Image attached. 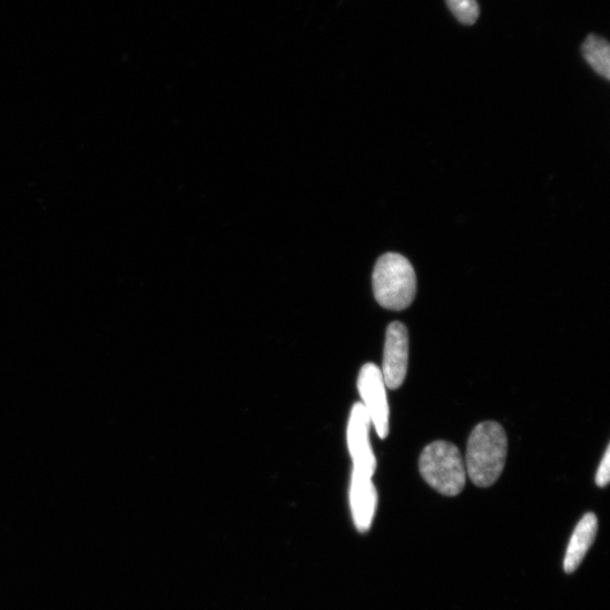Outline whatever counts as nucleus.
I'll return each mask as SVG.
<instances>
[{
    "label": "nucleus",
    "instance_id": "f257e3e1",
    "mask_svg": "<svg viewBox=\"0 0 610 610\" xmlns=\"http://www.w3.org/2000/svg\"><path fill=\"white\" fill-rule=\"evenodd\" d=\"M508 454V436L494 421L479 424L472 432L466 453V472L479 488L492 486L501 476Z\"/></svg>",
    "mask_w": 610,
    "mask_h": 610
},
{
    "label": "nucleus",
    "instance_id": "f03ea898",
    "mask_svg": "<svg viewBox=\"0 0 610 610\" xmlns=\"http://www.w3.org/2000/svg\"><path fill=\"white\" fill-rule=\"evenodd\" d=\"M372 284L376 302L388 311L407 309L416 295L415 270L409 259L400 254L388 253L378 258Z\"/></svg>",
    "mask_w": 610,
    "mask_h": 610
},
{
    "label": "nucleus",
    "instance_id": "7ed1b4c3",
    "mask_svg": "<svg viewBox=\"0 0 610 610\" xmlns=\"http://www.w3.org/2000/svg\"><path fill=\"white\" fill-rule=\"evenodd\" d=\"M424 481L446 496L461 494L466 485V466L460 449L446 441L429 444L420 456Z\"/></svg>",
    "mask_w": 610,
    "mask_h": 610
},
{
    "label": "nucleus",
    "instance_id": "20e7f679",
    "mask_svg": "<svg viewBox=\"0 0 610 610\" xmlns=\"http://www.w3.org/2000/svg\"><path fill=\"white\" fill-rule=\"evenodd\" d=\"M357 388L371 424L380 439H386L390 434V404L381 368L373 363L364 364L360 371Z\"/></svg>",
    "mask_w": 610,
    "mask_h": 610
},
{
    "label": "nucleus",
    "instance_id": "39448f33",
    "mask_svg": "<svg viewBox=\"0 0 610 610\" xmlns=\"http://www.w3.org/2000/svg\"><path fill=\"white\" fill-rule=\"evenodd\" d=\"M371 420L362 405L354 404L347 425V444L353 471L373 478L376 460L370 443Z\"/></svg>",
    "mask_w": 610,
    "mask_h": 610
},
{
    "label": "nucleus",
    "instance_id": "423d86ee",
    "mask_svg": "<svg viewBox=\"0 0 610 610\" xmlns=\"http://www.w3.org/2000/svg\"><path fill=\"white\" fill-rule=\"evenodd\" d=\"M410 337L406 326L400 322L390 325L386 334L384 365L381 368L386 387L399 390L407 375Z\"/></svg>",
    "mask_w": 610,
    "mask_h": 610
},
{
    "label": "nucleus",
    "instance_id": "0eeeda50",
    "mask_svg": "<svg viewBox=\"0 0 610 610\" xmlns=\"http://www.w3.org/2000/svg\"><path fill=\"white\" fill-rule=\"evenodd\" d=\"M350 504L355 527L358 531L366 532L372 524L377 505V493L372 478L352 472Z\"/></svg>",
    "mask_w": 610,
    "mask_h": 610
},
{
    "label": "nucleus",
    "instance_id": "6e6552de",
    "mask_svg": "<svg viewBox=\"0 0 610 610\" xmlns=\"http://www.w3.org/2000/svg\"><path fill=\"white\" fill-rule=\"evenodd\" d=\"M598 530V520L594 513H587L578 523L571 538L565 559L564 570L572 573L582 563L589 549L593 544Z\"/></svg>",
    "mask_w": 610,
    "mask_h": 610
},
{
    "label": "nucleus",
    "instance_id": "1a4fd4ad",
    "mask_svg": "<svg viewBox=\"0 0 610 610\" xmlns=\"http://www.w3.org/2000/svg\"><path fill=\"white\" fill-rule=\"evenodd\" d=\"M587 62L606 80L610 79V48L604 39L589 36L582 46Z\"/></svg>",
    "mask_w": 610,
    "mask_h": 610
},
{
    "label": "nucleus",
    "instance_id": "9d476101",
    "mask_svg": "<svg viewBox=\"0 0 610 610\" xmlns=\"http://www.w3.org/2000/svg\"><path fill=\"white\" fill-rule=\"evenodd\" d=\"M452 14L466 26L474 24L480 17V8L476 0H446Z\"/></svg>",
    "mask_w": 610,
    "mask_h": 610
},
{
    "label": "nucleus",
    "instance_id": "9b49d317",
    "mask_svg": "<svg viewBox=\"0 0 610 610\" xmlns=\"http://www.w3.org/2000/svg\"><path fill=\"white\" fill-rule=\"evenodd\" d=\"M610 480V446L608 445L596 475V484L599 488L608 485Z\"/></svg>",
    "mask_w": 610,
    "mask_h": 610
}]
</instances>
